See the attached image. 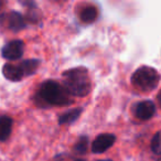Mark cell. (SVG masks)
I'll return each instance as SVG.
<instances>
[{
	"label": "cell",
	"mask_w": 161,
	"mask_h": 161,
	"mask_svg": "<svg viewBox=\"0 0 161 161\" xmlns=\"http://www.w3.org/2000/svg\"><path fill=\"white\" fill-rule=\"evenodd\" d=\"M36 104L39 107L51 106H66L73 103L71 95L65 87L55 80H45L40 85L34 96Z\"/></svg>",
	"instance_id": "cell-1"
},
{
	"label": "cell",
	"mask_w": 161,
	"mask_h": 161,
	"mask_svg": "<svg viewBox=\"0 0 161 161\" xmlns=\"http://www.w3.org/2000/svg\"><path fill=\"white\" fill-rule=\"evenodd\" d=\"M63 86L69 95L85 97L91 92V80L85 67H74L63 73Z\"/></svg>",
	"instance_id": "cell-2"
},
{
	"label": "cell",
	"mask_w": 161,
	"mask_h": 161,
	"mask_svg": "<svg viewBox=\"0 0 161 161\" xmlns=\"http://www.w3.org/2000/svg\"><path fill=\"white\" fill-rule=\"evenodd\" d=\"M160 80V75L156 69L150 66H141L131 75V83L141 92H150L157 88Z\"/></svg>",
	"instance_id": "cell-3"
},
{
	"label": "cell",
	"mask_w": 161,
	"mask_h": 161,
	"mask_svg": "<svg viewBox=\"0 0 161 161\" xmlns=\"http://www.w3.org/2000/svg\"><path fill=\"white\" fill-rule=\"evenodd\" d=\"M0 25L14 32H19L25 28V20L19 12L11 11L0 16Z\"/></svg>",
	"instance_id": "cell-4"
},
{
	"label": "cell",
	"mask_w": 161,
	"mask_h": 161,
	"mask_svg": "<svg viewBox=\"0 0 161 161\" xmlns=\"http://www.w3.org/2000/svg\"><path fill=\"white\" fill-rule=\"evenodd\" d=\"M25 51V44L21 40H14L5 45L1 49V54L6 60L14 61L19 60Z\"/></svg>",
	"instance_id": "cell-5"
},
{
	"label": "cell",
	"mask_w": 161,
	"mask_h": 161,
	"mask_svg": "<svg viewBox=\"0 0 161 161\" xmlns=\"http://www.w3.org/2000/svg\"><path fill=\"white\" fill-rule=\"evenodd\" d=\"M132 113L135 117H137L140 120H148L156 113V106L151 101L138 102L132 107Z\"/></svg>",
	"instance_id": "cell-6"
},
{
	"label": "cell",
	"mask_w": 161,
	"mask_h": 161,
	"mask_svg": "<svg viewBox=\"0 0 161 161\" xmlns=\"http://www.w3.org/2000/svg\"><path fill=\"white\" fill-rule=\"evenodd\" d=\"M116 141V137L113 134H102L95 138L92 143V151L94 153H102L109 149Z\"/></svg>",
	"instance_id": "cell-7"
},
{
	"label": "cell",
	"mask_w": 161,
	"mask_h": 161,
	"mask_svg": "<svg viewBox=\"0 0 161 161\" xmlns=\"http://www.w3.org/2000/svg\"><path fill=\"white\" fill-rule=\"evenodd\" d=\"M3 76H5L7 80H12V82H19V80H21L25 77L23 72L21 71L19 64L14 65V64L7 63V64H5V66H3Z\"/></svg>",
	"instance_id": "cell-8"
},
{
	"label": "cell",
	"mask_w": 161,
	"mask_h": 161,
	"mask_svg": "<svg viewBox=\"0 0 161 161\" xmlns=\"http://www.w3.org/2000/svg\"><path fill=\"white\" fill-rule=\"evenodd\" d=\"M12 131V119L9 116H0V141H6Z\"/></svg>",
	"instance_id": "cell-9"
},
{
	"label": "cell",
	"mask_w": 161,
	"mask_h": 161,
	"mask_svg": "<svg viewBox=\"0 0 161 161\" xmlns=\"http://www.w3.org/2000/svg\"><path fill=\"white\" fill-rule=\"evenodd\" d=\"M97 14H98V12H97L96 7H94L92 5H88L80 9V19L84 23H93L97 19Z\"/></svg>",
	"instance_id": "cell-10"
},
{
	"label": "cell",
	"mask_w": 161,
	"mask_h": 161,
	"mask_svg": "<svg viewBox=\"0 0 161 161\" xmlns=\"http://www.w3.org/2000/svg\"><path fill=\"white\" fill-rule=\"evenodd\" d=\"M82 114V109L80 108H73V109L65 112L58 117V124L60 125H69V124L74 123L77 120V118Z\"/></svg>",
	"instance_id": "cell-11"
},
{
	"label": "cell",
	"mask_w": 161,
	"mask_h": 161,
	"mask_svg": "<svg viewBox=\"0 0 161 161\" xmlns=\"http://www.w3.org/2000/svg\"><path fill=\"white\" fill-rule=\"evenodd\" d=\"M39 65H40V61L36 60V58H31V60H25L19 64L21 71L23 72L25 76H30L34 74L38 69Z\"/></svg>",
	"instance_id": "cell-12"
},
{
	"label": "cell",
	"mask_w": 161,
	"mask_h": 161,
	"mask_svg": "<svg viewBox=\"0 0 161 161\" xmlns=\"http://www.w3.org/2000/svg\"><path fill=\"white\" fill-rule=\"evenodd\" d=\"M27 20L31 23H36L41 19V14L33 3H27Z\"/></svg>",
	"instance_id": "cell-13"
},
{
	"label": "cell",
	"mask_w": 161,
	"mask_h": 161,
	"mask_svg": "<svg viewBox=\"0 0 161 161\" xmlns=\"http://www.w3.org/2000/svg\"><path fill=\"white\" fill-rule=\"evenodd\" d=\"M88 149V138L86 136H82L78 138L76 143L74 145V151L78 154H84L86 153Z\"/></svg>",
	"instance_id": "cell-14"
},
{
	"label": "cell",
	"mask_w": 161,
	"mask_h": 161,
	"mask_svg": "<svg viewBox=\"0 0 161 161\" xmlns=\"http://www.w3.org/2000/svg\"><path fill=\"white\" fill-rule=\"evenodd\" d=\"M151 150L156 154L161 156V130L153 136L151 140Z\"/></svg>",
	"instance_id": "cell-15"
},
{
	"label": "cell",
	"mask_w": 161,
	"mask_h": 161,
	"mask_svg": "<svg viewBox=\"0 0 161 161\" xmlns=\"http://www.w3.org/2000/svg\"><path fill=\"white\" fill-rule=\"evenodd\" d=\"M158 102H159V104H160V106H161V91H160V93L158 94Z\"/></svg>",
	"instance_id": "cell-16"
},
{
	"label": "cell",
	"mask_w": 161,
	"mask_h": 161,
	"mask_svg": "<svg viewBox=\"0 0 161 161\" xmlns=\"http://www.w3.org/2000/svg\"><path fill=\"white\" fill-rule=\"evenodd\" d=\"M98 161H113V160H110V159H104V160H98Z\"/></svg>",
	"instance_id": "cell-17"
},
{
	"label": "cell",
	"mask_w": 161,
	"mask_h": 161,
	"mask_svg": "<svg viewBox=\"0 0 161 161\" xmlns=\"http://www.w3.org/2000/svg\"><path fill=\"white\" fill-rule=\"evenodd\" d=\"M1 7H3V3L0 1V9H1Z\"/></svg>",
	"instance_id": "cell-18"
},
{
	"label": "cell",
	"mask_w": 161,
	"mask_h": 161,
	"mask_svg": "<svg viewBox=\"0 0 161 161\" xmlns=\"http://www.w3.org/2000/svg\"><path fill=\"white\" fill-rule=\"evenodd\" d=\"M158 161H161V159H159V160H158Z\"/></svg>",
	"instance_id": "cell-19"
},
{
	"label": "cell",
	"mask_w": 161,
	"mask_h": 161,
	"mask_svg": "<svg viewBox=\"0 0 161 161\" xmlns=\"http://www.w3.org/2000/svg\"><path fill=\"white\" fill-rule=\"evenodd\" d=\"M77 161H82V160H77Z\"/></svg>",
	"instance_id": "cell-20"
}]
</instances>
